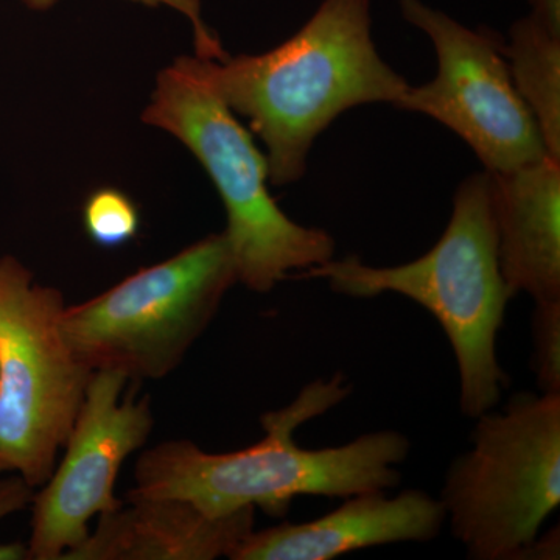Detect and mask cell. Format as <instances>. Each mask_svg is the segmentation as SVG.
Returning <instances> with one entry per match:
<instances>
[{
	"label": "cell",
	"instance_id": "obj_1",
	"mask_svg": "<svg viewBox=\"0 0 560 560\" xmlns=\"http://www.w3.org/2000/svg\"><path fill=\"white\" fill-rule=\"evenodd\" d=\"M342 374L312 382L290 405L261 416L264 440L238 452L208 453L191 441L143 452L127 499H180L212 517L260 508L283 517L301 495L346 497L400 485L411 444L396 430L372 431L338 447L302 448L294 433L349 396Z\"/></svg>",
	"mask_w": 560,
	"mask_h": 560
},
{
	"label": "cell",
	"instance_id": "obj_2",
	"mask_svg": "<svg viewBox=\"0 0 560 560\" xmlns=\"http://www.w3.org/2000/svg\"><path fill=\"white\" fill-rule=\"evenodd\" d=\"M210 81L267 147L270 183H296L316 138L346 110L397 106L411 84L382 60L370 0H324L296 35L259 55L208 60Z\"/></svg>",
	"mask_w": 560,
	"mask_h": 560
},
{
	"label": "cell",
	"instance_id": "obj_3",
	"mask_svg": "<svg viewBox=\"0 0 560 560\" xmlns=\"http://www.w3.org/2000/svg\"><path fill=\"white\" fill-rule=\"evenodd\" d=\"M296 278L324 279L350 298L396 293L415 301L447 335L459 372V407L477 419L499 405L510 377L497 357L510 287L500 270L492 179L475 173L459 184L451 221L436 245L419 259L396 267H372L359 256L329 260Z\"/></svg>",
	"mask_w": 560,
	"mask_h": 560
},
{
	"label": "cell",
	"instance_id": "obj_4",
	"mask_svg": "<svg viewBox=\"0 0 560 560\" xmlns=\"http://www.w3.org/2000/svg\"><path fill=\"white\" fill-rule=\"evenodd\" d=\"M237 114L210 81L208 58H176L162 69L143 124L171 132L191 151L226 209L223 232L238 282L270 293L290 272L334 259V237L291 220L268 190L270 168Z\"/></svg>",
	"mask_w": 560,
	"mask_h": 560
},
{
	"label": "cell",
	"instance_id": "obj_5",
	"mask_svg": "<svg viewBox=\"0 0 560 560\" xmlns=\"http://www.w3.org/2000/svg\"><path fill=\"white\" fill-rule=\"evenodd\" d=\"M440 501L470 559L528 560L560 504V393L522 390L478 416Z\"/></svg>",
	"mask_w": 560,
	"mask_h": 560
},
{
	"label": "cell",
	"instance_id": "obj_6",
	"mask_svg": "<svg viewBox=\"0 0 560 560\" xmlns=\"http://www.w3.org/2000/svg\"><path fill=\"white\" fill-rule=\"evenodd\" d=\"M237 282L226 235H208L92 300L68 305L62 335L91 371L160 381L183 363Z\"/></svg>",
	"mask_w": 560,
	"mask_h": 560
},
{
	"label": "cell",
	"instance_id": "obj_7",
	"mask_svg": "<svg viewBox=\"0 0 560 560\" xmlns=\"http://www.w3.org/2000/svg\"><path fill=\"white\" fill-rule=\"evenodd\" d=\"M66 307L60 290L0 257V456L35 489L57 466L94 372L62 335Z\"/></svg>",
	"mask_w": 560,
	"mask_h": 560
},
{
	"label": "cell",
	"instance_id": "obj_8",
	"mask_svg": "<svg viewBox=\"0 0 560 560\" xmlns=\"http://www.w3.org/2000/svg\"><path fill=\"white\" fill-rule=\"evenodd\" d=\"M405 20L433 43L438 73L405 92L397 108L425 114L458 135L486 172L504 173L548 156L536 119L512 81L495 33L470 31L420 0H400Z\"/></svg>",
	"mask_w": 560,
	"mask_h": 560
},
{
	"label": "cell",
	"instance_id": "obj_9",
	"mask_svg": "<svg viewBox=\"0 0 560 560\" xmlns=\"http://www.w3.org/2000/svg\"><path fill=\"white\" fill-rule=\"evenodd\" d=\"M128 382L120 372H92L66 455L33 495L27 559H65L90 536L92 518L124 504L114 493L121 464L154 427L149 397L120 400Z\"/></svg>",
	"mask_w": 560,
	"mask_h": 560
},
{
	"label": "cell",
	"instance_id": "obj_10",
	"mask_svg": "<svg viewBox=\"0 0 560 560\" xmlns=\"http://www.w3.org/2000/svg\"><path fill=\"white\" fill-rule=\"evenodd\" d=\"M445 522L440 499L423 490L396 497L371 490L346 497L345 504L316 521L253 529L230 559L330 560L381 545L425 544L440 536Z\"/></svg>",
	"mask_w": 560,
	"mask_h": 560
},
{
	"label": "cell",
	"instance_id": "obj_11",
	"mask_svg": "<svg viewBox=\"0 0 560 560\" xmlns=\"http://www.w3.org/2000/svg\"><path fill=\"white\" fill-rule=\"evenodd\" d=\"M254 511L212 517L187 500L127 499L98 515L86 540L62 560L230 559L254 529Z\"/></svg>",
	"mask_w": 560,
	"mask_h": 560
},
{
	"label": "cell",
	"instance_id": "obj_12",
	"mask_svg": "<svg viewBox=\"0 0 560 560\" xmlns=\"http://www.w3.org/2000/svg\"><path fill=\"white\" fill-rule=\"evenodd\" d=\"M501 275L512 296L560 300V160L490 173Z\"/></svg>",
	"mask_w": 560,
	"mask_h": 560
},
{
	"label": "cell",
	"instance_id": "obj_13",
	"mask_svg": "<svg viewBox=\"0 0 560 560\" xmlns=\"http://www.w3.org/2000/svg\"><path fill=\"white\" fill-rule=\"evenodd\" d=\"M504 55L548 154L560 160V36L529 14L512 25Z\"/></svg>",
	"mask_w": 560,
	"mask_h": 560
},
{
	"label": "cell",
	"instance_id": "obj_14",
	"mask_svg": "<svg viewBox=\"0 0 560 560\" xmlns=\"http://www.w3.org/2000/svg\"><path fill=\"white\" fill-rule=\"evenodd\" d=\"M83 224L88 237L102 248L127 245L140 230V212L125 191L103 187L84 202Z\"/></svg>",
	"mask_w": 560,
	"mask_h": 560
},
{
	"label": "cell",
	"instance_id": "obj_15",
	"mask_svg": "<svg viewBox=\"0 0 560 560\" xmlns=\"http://www.w3.org/2000/svg\"><path fill=\"white\" fill-rule=\"evenodd\" d=\"M533 366L540 393H560V300L534 302Z\"/></svg>",
	"mask_w": 560,
	"mask_h": 560
},
{
	"label": "cell",
	"instance_id": "obj_16",
	"mask_svg": "<svg viewBox=\"0 0 560 560\" xmlns=\"http://www.w3.org/2000/svg\"><path fill=\"white\" fill-rule=\"evenodd\" d=\"M21 2L31 10L46 11L50 10L58 0H21ZM131 2L149 7L167 5L180 11L194 25L198 57L215 61L226 60L228 54L221 47L219 38L202 22L200 0H131Z\"/></svg>",
	"mask_w": 560,
	"mask_h": 560
},
{
	"label": "cell",
	"instance_id": "obj_17",
	"mask_svg": "<svg viewBox=\"0 0 560 560\" xmlns=\"http://www.w3.org/2000/svg\"><path fill=\"white\" fill-rule=\"evenodd\" d=\"M35 488H32L21 475L0 478V521L31 506ZM27 559V547L21 541L0 544V560Z\"/></svg>",
	"mask_w": 560,
	"mask_h": 560
},
{
	"label": "cell",
	"instance_id": "obj_18",
	"mask_svg": "<svg viewBox=\"0 0 560 560\" xmlns=\"http://www.w3.org/2000/svg\"><path fill=\"white\" fill-rule=\"evenodd\" d=\"M533 14L545 27L560 36V0H529Z\"/></svg>",
	"mask_w": 560,
	"mask_h": 560
},
{
	"label": "cell",
	"instance_id": "obj_19",
	"mask_svg": "<svg viewBox=\"0 0 560 560\" xmlns=\"http://www.w3.org/2000/svg\"><path fill=\"white\" fill-rule=\"evenodd\" d=\"M559 528L556 526L550 533L544 534L541 539L537 537L530 548L528 560H552L559 559Z\"/></svg>",
	"mask_w": 560,
	"mask_h": 560
},
{
	"label": "cell",
	"instance_id": "obj_20",
	"mask_svg": "<svg viewBox=\"0 0 560 560\" xmlns=\"http://www.w3.org/2000/svg\"><path fill=\"white\" fill-rule=\"evenodd\" d=\"M3 471H11L9 464L5 463V459L0 456V474H3Z\"/></svg>",
	"mask_w": 560,
	"mask_h": 560
}]
</instances>
